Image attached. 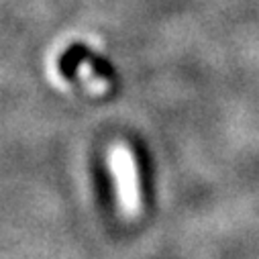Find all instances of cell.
Returning a JSON list of instances; mask_svg holds the SVG:
<instances>
[{
	"label": "cell",
	"instance_id": "obj_2",
	"mask_svg": "<svg viewBox=\"0 0 259 259\" xmlns=\"http://www.w3.org/2000/svg\"><path fill=\"white\" fill-rule=\"evenodd\" d=\"M78 74H80V78L86 80V86H88V90H90L92 94H102V92H106V82H104L100 76L94 74V70H92L90 63H86V61L80 63V66H78Z\"/></svg>",
	"mask_w": 259,
	"mask_h": 259
},
{
	"label": "cell",
	"instance_id": "obj_1",
	"mask_svg": "<svg viewBox=\"0 0 259 259\" xmlns=\"http://www.w3.org/2000/svg\"><path fill=\"white\" fill-rule=\"evenodd\" d=\"M106 165L114 180L116 202L126 219H133L141 210V186L139 169L133 149L124 143H112L106 153Z\"/></svg>",
	"mask_w": 259,
	"mask_h": 259
}]
</instances>
